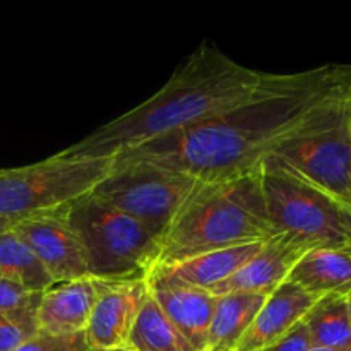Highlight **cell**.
<instances>
[{"label": "cell", "mask_w": 351, "mask_h": 351, "mask_svg": "<svg viewBox=\"0 0 351 351\" xmlns=\"http://www.w3.org/2000/svg\"><path fill=\"white\" fill-rule=\"evenodd\" d=\"M36 311L0 315V351H14L38 335Z\"/></svg>", "instance_id": "21"}, {"label": "cell", "mask_w": 351, "mask_h": 351, "mask_svg": "<svg viewBox=\"0 0 351 351\" xmlns=\"http://www.w3.org/2000/svg\"><path fill=\"white\" fill-rule=\"evenodd\" d=\"M115 158L69 160L57 154L38 163L0 170V218L19 219L71 206L88 195Z\"/></svg>", "instance_id": "6"}, {"label": "cell", "mask_w": 351, "mask_h": 351, "mask_svg": "<svg viewBox=\"0 0 351 351\" xmlns=\"http://www.w3.org/2000/svg\"><path fill=\"white\" fill-rule=\"evenodd\" d=\"M201 182L156 165L113 161V170L89 194L161 237Z\"/></svg>", "instance_id": "8"}, {"label": "cell", "mask_w": 351, "mask_h": 351, "mask_svg": "<svg viewBox=\"0 0 351 351\" xmlns=\"http://www.w3.org/2000/svg\"><path fill=\"white\" fill-rule=\"evenodd\" d=\"M264 242L230 247L199 254L189 259L177 261L151 269L146 281L151 287H185L211 290L216 285L233 276L243 264L249 263Z\"/></svg>", "instance_id": "14"}, {"label": "cell", "mask_w": 351, "mask_h": 351, "mask_svg": "<svg viewBox=\"0 0 351 351\" xmlns=\"http://www.w3.org/2000/svg\"><path fill=\"white\" fill-rule=\"evenodd\" d=\"M108 351H130V350H108Z\"/></svg>", "instance_id": "30"}, {"label": "cell", "mask_w": 351, "mask_h": 351, "mask_svg": "<svg viewBox=\"0 0 351 351\" xmlns=\"http://www.w3.org/2000/svg\"><path fill=\"white\" fill-rule=\"evenodd\" d=\"M348 206H351V204H348Z\"/></svg>", "instance_id": "32"}, {"label": "cell", "mask_w": 351, "mask_h": 351, "mask_svg": "<svg viewBox=\"0 0 351 351\" xmlns=\"http://www.w3.org/2000/svg\"><path fill=\"white\" fill-rule=\"evenodd\" d=\"M351 84L346 91L274 156L338 204H351Z\"/></svg>", "instance_id": "7"}, {"label": "cell", "mask_w": 351, "mask_h": 351, "mask_svg": "<svg viewBox=\"0 0 351 351\" xmlns=\"http://www.w3.org/2000/svg\"><path fill=\"white\" fill-rule=\"evenodd\" d=\"M312 250L305 243L288 235H276L266 240L259 252L247 264H243L233 276L211 288L216 297L233 293V291H249V293L269 295L278 287L288 281L295 264Z\"/></svg>", "instance_id": "12"}, {"label": "cell", "mask_w": 351, "mask_h": 351, "mask_svg": "<svg viewBox=\"0 0 351 351\" xmlns=\"http://www.w3.org/2000/svg\"><path fill=\"white\" fill-rule=\"evenodd\" d=\"M0 280L36 293H43L55 285L40 261L12 230L0 235Z\"/></svg>", "instance_id": "18"}, {"label": "cell", "mask_w": 351, "mask_h": 351, "mask_svg": "<svg viewBox=\"0 0 351 351\" xmlns=\"http://www.w3.org/2000/svg\"><path fill=\"white\" fill-rule=\"evenodd\" d=\"M147 297L146 278L113 283L99 297L84 331L91 351L127 350L130 332Z\"/></svg>", "instance_id": "10"}, {"label": "cell", "mask_w": 351, "mask_h": 351, "mask_svg": "<svg viewBox=\"0 0 351 351\" xmlns=\"http://www.w3.org/2000/svg\"><path fill=\"white\" fill-rule=\"evenodd\" d=\"M276 235L281 233L267 218L259 168L201 182L161 235L149 271L213 250L266 242Z\"/></svg>", "instance_id": "3"}, {"label": "cell", "mask_w": 351, "mask_h": 351, "mask_svg": "<svg viewBox=\"0 0 351 351\" xmlns=\"http://www.w3.org/2000/svg\"><path fill=\"white\" fill-rule=\"evenodd\" d=\"M259 175L267 218L278 232L311 249L348 247L343 209L331 195L274 154L259 165Z\"/></svg>", "instance_id": "5"}, {"label": "cell", "mask_w": 351, "mask_h": 351, "mask_svg": "<svg viewBox=\"0 0 351 351\" xmlns=\"http://www.w3.org/2000/svg\"><path fill=\"white\" fill-rule=\"evenodd\" d=\"M267 295L233 291L218 297L204 351H233L256 319Z\"/></svg>", "instance_id": "17"}, {"label": "cell", "mask_w": 351, "mask_h": 351, "mask_svg": "<svg viewBox=\"0 0 351 351\" xmlns=\"http://www.w3.org/2000/svg\"><path fill=\"white\" fill-rule=\"evenodd\" d=\"M312 348L311 336H308L307 326L305 322H302L298 328H295L293 331L288 336H285L283 339H280L278 343L271 345L269 348L263 351H308Z\"/></svg>", "instance_id": "24"}, {"label": "cell", "mask_w": 351, "mask_h": 351, "mask_svg": "<svg viewBox=\"0 0 351 351\" xmlns=\"http://www.w3.org/2000/svg\"><path fill=\"white\" fill-rule=\"evenodd\" d=\"M149 287L168 321L194 351H204L218 297L209 290L185 287Z\"/></svg>", "instance_id": "15"}, {"label": "cell", "mask_w": 351, "mask_h": 351, "mask_svg": "<svg viewBox=\"0 0 351 351\" xmlns=\"http://www.w3.org/2000/svg\"><path fill=\"white\" fill-rule=\"evenodd\" d=\"M350 136H351V123H350Z\"/></svg>", "instance_id": "31"}, {"label": "cell", "mask_w": 351, "mask_h": 351, "mask_svg": "<svg viewBox=\"0 0 351 351\" xmlns=\"http://www.w3.org/2000/svg\"><path fill=\"white\" fill-rule=\"evenodd\" d=\"M304 72L269 74L239 64L211 43H201L167 84L123 115L103 123L57 156L117 158L151 141L223 115L261 95L297 84Z\"/></svg>", "instance_id": "2"}, {"label": "cell", "mask_w": 351, "mask_h": 351, "mask_svg": "<svg viewBox=\"0 0 351 351\" xmlns=\"http://www.w3.org/2000/svg\"><path fill=\"white\" fill-rule=\"evenodd\" d=\"M41 293L29 291L10 281L0 280V315L36 311Z\"/></svg>", "instance_id": "23"}, {"label": "cell", "mask_w": 351, "mask_h": 351, "mask_svg": "<svg viewBox=\"0 0 351 351\" xmlns=\"http://www.w3.org/2000/svg\"><path fill=\"white\" fill-rule=\"evenodd\" d=\"M69 219L84 245L88 271L103 280L146 278L161 237L91 194L72 202Z\"/></svg>", "instance_id": "4"}, {"label": "cell", "mask_w": 351, "mask_h": 351, "mask_svg": "<svg viewBox=\"0 0 351 351\" xmlns=\"http://www.w3.org/2000/svg\"><path fill=\"white\" fill-rule=\"evenodd\" d=\"M346 88L341 65L305 71L290 88L261 95L199 125L151 141L115 161L156 165L202 182L249 173L307 130Z\"/></svg>", "instance_id": "1"}, {"label": "cell", "mask_w": 351, "mask_h": 351, "mask_svg": "<svg viewBox=\"0 0 351 351\" xmlns=\"http://www.w3.org/2000/svg\"><path fill=\"white\" fill-rule=\"evenodd\" d=\"M17 221H14V219H7V218H0V235L5 232H9V230H12V226L16 225Z\"/></svg>", "instance_id": "26"}, {"label": "cell", "mask_w": 351, "mask_h": 351, "mask_svg": "<svg viewBox=\"0 0 351 351\" xmlns=\"http://www.w3.org/2000/svg\"><path fill=\"white\" fill-rule=\"evenodd\" d=\"M308 351H351V348L350 350H328V348H311Z\"/></svg>", "instance_id": "29"}, {"label": "cell", "mask_w": 351, "mask_h": 351, "mask_svg": "<svg viewBox=\"0 0 351 351\" xmlns=\"http://www.w3.org/2000/svg\"><path fill=\"white\" fill-rule=\"evenodd\" d=\"M14 351H91V348L86 339V332L47 335L40 331Z\"/></svg>", "instance_id": "22"}, {"label": "cell", "mask_w": 351, "mask_h": 351, "mask_svg": "<svg viewBox=\"0 0 351 351\" xmlns=\"http://www.w3.org/2000/svg\"><path fill=\"white\" fill-rule=\"evenodd\" d=\"M67 209L69 206L40 213L12 226V232L26 243L55 285L89 274L84 245Z\"/></svg>", "instance_id": "9"}, {"label": "cell", "mask_w": 351, "mask_h": 351, "mask_svg": "<svg viewBox=\"0 0 351 351\" xmlns=\"http://www.w3.org/2000/svg\"><path fill=\"white\" fill-rule=\"evenodd\" d=\"M127 350L130 351H194L173 328L154 298L147 297L132 332Z\"/></svg>", "instance_id": "20"}, {"label": "cell", "mask_w": 351, "mask_h": 351, "mask_svg": "<svg viewBox=\"0 0 351 351\" xmlns=\"http://www.w3.org/2000/svg\"><path fill=\"white\" fill-rule=\"evenodd\" d=\"M346 308H348V317H350V324H351V297L346 298Z\"/></svg>", "instance_id": "28"}, {"label": "cell", "mask_w": 351, "mask_h": 351, "mask_svg": "<svg viewBox=\"0 0 351 351\" xmlns=\"http://www.w3.org/2000/svg\"><path fill=\"white\" fill-rule=\"evenodd\" d=\"M343 209V221H345V233L348 239V249L351 250V206L339 204Z\"/></svg>", "instance_id": "25"}, {"label": "cell", "mask_w": 351, "mask_h": 351, "mask_svg": "<svg viewBox=\"0 0 351 351\" xmlns=\"http://www.w3.org/2000/svg\"><path fill=\"white\" fill-rule=\"evenodd\" d=\"M288 281L317 298L351 297V250L312 249L295 264Z\"/></svg>", "instance_id": "16"}, {"label": "cell", "mask_w": 351, "mask_h": 351, "mask_svg": "<svg viewBox=\"0 0 351 351\" xmlns=\"http://www.w3.org/2000/svg\"><path fill=\"white\" fill-rule=\"evenodd\" d=\"M117 281L88 274L53 285L41 293L36 308L38 329L47 335L84 332L99 297Z\"/></svg>", "instance_id": "11"}, {"label": "cell", "mask_w": 351, "mask_h": 351, "mask_svg": "<svg viewBox=\"0 0 351 351\" xmlns=\"http://www.w3.org/2000/svg\"><path fill=\"white\" fill-rule=\"evenodd\" d=\"M304 322L312 348H351V324L345 298H321Z\"/></svg>", "instance_id": "19"}, {"label": "cell", "mask_w": 351, "mask_h": 351, "mask_svg": "<svg viewBox=\"0 0 351 351\" xmlns=\"http://www.w3.org/2000/svg\"><path fill=\"white\" fill-rule=\"evenodd\" d=\"M341 69H343V74H345L346 81L351 84V65H341Z\"/></svg>", "instance_id": "27"}, {"label": "cell", "mask_w": 351, "mask_h": 351, "mask_svg": "<svg viewBox=\"0 0 351 351\" xmlns=\"http://www.w3.org/2000/svg\"><path fill=\"white\" fill-rule=\"evenodd\" d=\"M321 298L298 285L285 281L267 295L250 328L233 351H263L290 335L305 321Z\"/></svg>", "instance_id": "13"}]
</instances>
